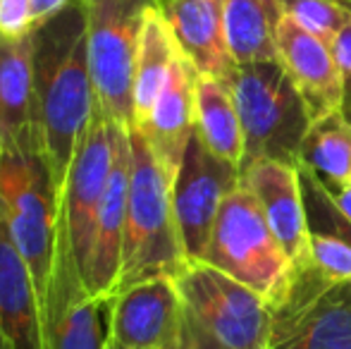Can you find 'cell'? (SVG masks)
Returning <instances> with one entry per match:
<instances>
[{
  "label": "cell",
  "mask_w": 351,
  "mask_h": 349,
  "mask_svg": "<svg viewBox=\"0 0 351 349\" xmlns=\"http://www.w3.org/2000/svg\"><path fill=\"white\" fill-rule=\"evenodd\" d=\"M32 36L36 130L58 191H62L67 168L96 115L82 0H74L65 12L38 27Z\"/></svg>",
  "instance_id": "cell-1"
},
{
  "label": "cell",
  "mask_w": 351,
  "mask_h": 349,
  "mask_svg": "<svg viewBox=\"0 0 351 349\" xmlns=\"http://www.w3.org/2000/svg\"><path fill=\"white\" fill-rule=\"evenodd\" d=\"M0 223L43 302L60 228V191L38 134L0 149Z\"/></svg>",
  "instance_id": "cell-2"
},
{
  "label": "cell",
  "mask_w": 351,
  "mask_h": 349,
  "mask_svg": "<svg viewBox=\"0 0 351 349\" xmlns=\"http://www.w3.org/2000/svg\"><path fill=\"white\" fill-rule=\"evenodd\" d=\"M172 182L146 139L132 130L127 228L115 294L143 280L177 278L189 263L172 206Z\"/></svg>",
  "instance_id": "cell-3"
},
{
  "label": "cell",
  "mask_w": 351,
  "mask_h": 349,
  "mask_svg": "<svg viewBox=\"0 0 351 349\" xmlns=\"http://www.w3.org/2000/svg\"><path fill=\"white\" fill-rule=\"evenodd\" d=\"M227 86L244 132L239 173L256 160L299 165L311 115L278 58L237 62Z\"/></svg>",
  "instance_id": "cell-4"
},
{
  "label": "cell",
  "mask_w": 351,
  "mask_h": 349,
  "mask_svg": "<svg viewBox=\"0 0 351 349\" xmlns=\"http://www.w3.org/2000/svg\"><path fill=\"white\" fill-rule=\"evenodd\" d=\"M175 280L194 349H270L273 313L263 294L204 261H189Z\"/></svg>",
  "instance_id": "cell-5"
},
{
  "label": "cell",
  "mask_w": 351,
  "mask_h": 349,
  "mask_svg": "<svg viewBox=\"0 0 351 349\" xmlns=\"http://www.w3.org/2000/svg\"><path fill=\"white\" fill-rule=\"evenodd\" d=\"M96 112L132 130V86L146 14L162 0H82Z\"/></svg>",
  "instance_id": "cell-6"
},
{
  "label": "cell",
  "mask_w": 351,
  "mask_h": 349,
  "mask_svg": "<svg viewBox=\"0 0 351 349\" xmlns=\"http://www.w3.org/2000/svg\"><path fill=\"white\" fill-rule=\"evenodd\" d=\"M270 313V349H351V280L330 278L313 261L291 265Z\"/></svg>",
  "instance_id": "cell-7"
},
{
  "label": "cell",
  "mask_w": 351,
  "mask_h": 349,
  "mask_svg": "<svg viewBox=\"0 0 351 349\" xmlns=\"http://www.w3.org/2000/svg\"><path fill=\"white\" fill-rule=\"evenodd\" d=\"M201 261L263 294L268 302L291 273V261L275 239L258 201L241 184L222 201Z\"/></svg>",
  "instance_id": "cell-8"
},
{
  "label": "cell",
  "mask_w": 351,
  "mask_h": 349,
  "mask_svg": "<svg viewBox=\"0 0 351 349\" xmlns=\"http://www.w3.org/2000/svg\"><path fill=\"white\" fill-rule=\"evenodd\" d=\"M41 333L43 349H106L110 337V299L88 292L62 215L41 302Z\"/></svg>",
  "instance_id": "cell-9"
},
{
  "label": "cell",
  "mask_w": 351,
  "mask_h": 349,
  "mask_svg": "<svg viewBox=\"0 0 351 349\" xmlns=\"http://www.w3.org/2000/svg\"><path fill=\"white\" fill-rule=\"evenodd\" d=\"M239 168L210 154L194 134L172 182V206L182 247L189 261L204 258L217 210L227 194L239 186Z\"/></svg>",
  "instance_id": "cell-10"
},
{
  "label": "cell",
  "mask_w": 351,
  "mask_h": 349,
  "mask_svg": "<svg viewBox=\"0 0 351 349\" xmlns=\"http://www.w3.org/2000/svg\"><path fill=\"white\" fill-rule=\"evenodd\" d=\"M120 127L122 125H115L96 112L65 175V184L60 191V215L70 232L79 265L84 263L88 252L98 206L110 180Z\"/></svg>",
  "instance_id": "cell-11"
},
{
  "label": "cell",
  "mask_w": 351,
  "mask_h": 349,
  "mask_svg": "<svg viewBox=\"0 0 351 349\" xmlns=\"http://www.w3.org/2000/svg\"><path fill=\"white\" fill-rule=\"evenodd\" d=\"M132 177V130L120 127L115 146V163L110 170L106 194L98 206L93 237L82 263V275L88 292L110 299L117 289L122 265V244L127 228V199Z\"/></svg>",
  "instance_id": "cell-12"
},
{
  "label": "cell",
  "mask_w": 351,
  "mask_h": 349,
  "mask_svg": "<svg viewBox=\"0 0 351 349\" xmlns=\"http://www.w3.org/2000/svg\"><path fill=\"white\" fill-rule=\"evenodd\" d=\"M184 330L175 278H153L110 297V340L134 349H162Z\"/></svg>",
  "instance_id": "cell-13"
},
{
  "label": "cell",
  "mask_w": 351,
  "mask_h": 349,
  "mask_svg": "<svg viewBox=\"0 0 351 349\" xmlns=\"http://www.w3.org/2000/svg\"><path fill=\"white\" fill-rule=\"evenodd\" d=\"M275 56L308 108L311 122L347 106L344 80L332 46L282 14L275 29Z\"/></svg>",
  "instance_id": "cell-14"
},
{
  "label": "cell",
  "mask_w": 351,
  "mask_h": 349,
  "mask_svg": "<svg viewBox=\"0 0 351 349\" xmlns=\"http://www.w3.org/2000/svg\"><path fill=\"white\" fill-rule=\"evenodd\" d=\"M239 184L258 201L275 239L285 249L291 265L308 263L311 230L306 220L299 168L280 160H256L241 170Z\"/></svg>",
  "instance_id": "cell-15"
},
{
  "label": "cell",
  "mask_w": 351,
  "mask_h": 349,
  "mask_svg": "<svg viewBox=\"0 0 351 349\" xmlns=\"http://www.w3.org/2000/svg\"><path fill=\"white\" fill-rule=\"evenodd\" d=\"M196 84L199 72L184 56H180L146 122L134 127L172 180L196 134Z\"/></svg>",
  "instance_id": "cell-16"
},
{
  "label": "cell",
  "mask_w": 351,
  "mask_h": 349,
  "mask_svg": "<svg viewBox=\"0 0 351 349\" xmlns=\"http://www.w3.org/2000/svg\"><path fill=\"white\" fill-rule=\"evenodd\" d=\"M162 12L196 72L230 84L237 60L227 41L225 0H162Z\"/></svg>",
  "instance_id": "cell-17"
},
{
  "label": "cell",
  "mask_w": 351,
  "mask_h": 349,
  "mask_svg": "<svg viewBox=\"0 0 351 349\" xmlns=\"http://www.w3.org/2000/svg\"><path fill=\"white\" fill-rule=\"evenodd\" d=\"M38 134L34 36L0 38V149Z\"/></svg>",
  "instance_id": "cell-18"
},
{
  "label": "cell",
  "mask_w": 351,
  "mask_h": 349,
  "mask_svg": "<svg viewBox=\"0 0 351 349\" xmlns=\"http://www.w3.org/2000/svg\"><path fill=\"white\" fill-rule=\"evenodd\" d=\"M0 330L17 349H43L41 299L24 258L0 223Z\"/></svg>",
  "instance_id": "cell-19"
},
{
  "label": "cell",
  "mask_w": 351,
  "mask_h": 349,
  "mask_svg": "<svg viewBox=\"0 0 351 349\" xmlns=\"http://www.w3.org/2000/svg\"><path fill=\"white\" fill-rule=\"evenodd\" d=\"M182 56L177 38L162 12V5L146 14L139 53L134 65V86H132V130L146 122L151 108L165 88L177 58Z\"/></svg>",
  "instance_id": "cell-20"
},
{
  "label": "cell",
  "mask_w": 351,
  "mask_h": 349,
  "mask_svg": "<svg viewBox=\"0 0 351 349\" xmlns=\"http://www.w3.org/2000/svg\"><path fill=\"white\" fill-rule=\"evenodd\" d=\"M196 136L204 146L227 163L241 165L244 132L230 86L199 75L196 84Z\"/></svg>",
  "instance_id": "cell-21"
},
{
  "label": "cell",
  "mask_w": 351,
  "mask_h": 349,
  "mask_svg": "<svg viewBox=\"0 0 351 349\" xmlns=\"http://www.w3.org/2000/svg\"><path fill=\"white\" fill-rule=\"evenodd\" d=\"M282 19L280 0H225L227 41L237 62L270 60L275 29Z\"/></svg>",
  "instance_id": "cell-22"
},
{
  "label": "cell",
  "mask_w": 351,
  "mask_h": 349,
  "mask_svg": "<svg viewBox=\"0 0 351 349\" xmlns=\"http://www.w3.org/2000/svg\"><path fill=\"white\" fill-rule=\"evenodd\" d=\"M299 163L315 170L325 184L351 180V103L332 115L311 122Z\"/></svg>",
  "instance_id": "cell-23"
},
{
  "label": "cell",
  "mask_w": 351,
  "mask_h": 349,
  "mask_svg": "<svg viewBox=\"0 0 351 349\" xmlns=\"http://www.w3.org/2000/svg\"><path fill=\"white\" fill-rule=\"evenodd\" d=\"M296 168H299V177H301V191H304L308 230L318 234H330V237L344 239V242L351 244V220L335 206L328 184L308 165L299 163Z\"/></svg>",
  "instance_id": "cell-24"
},
{
  "label": "cell",
  "mask_w": 351,
  "mask_h": 349,
  "mask_svg": "<svg viewBox=\"0 0 351 349\" xmlns=\"http://www.w3.org/2000/svg\"><path fill=\"white\" fill-rule=\"evenodd\" d=\"M280 5L282 14L328 43H332L337 32L351 17V8L342 0H280Z\"/></svg>",
  "instance_id": "cell-25"
},
{
  "label": "cell",
  "mask_w": 351,
  "mask_h": 349,
  "mask_svg": "<svg viewBox=\"0 0 351 349\" xmlns=\"http://www.w3.org/2000/svg\"><path fill=\"white\" fill-rule=\"evenodd\" d=\"M311 261L335 280H351V244L330 234L311 232Z\"/></svg>",
  "instance_id": "cell-26"
},
{
  "label": "cell",
  "mask_w": 351,
  "mask_h": 349,
  "mask_svg": "<svg viewBox=\"0 0 351 349\" xmlns=\"http://www.w3.org/2000/svg\"><path fill=\"white\" fill-rule=\"evenodd\" d=\"M34 34L32 0H0V38H24Z\"/></svg>",
  "instance_id": "cell-27"
},
{
  "label": "cell",
  "mask_w": 351,
  "mask_h": 349,
  "mask_svg": "<svg viewBox=\"0 0 351 349\" xmlns=\"http://www.w3.org/2000/svg\"><path fill=\"white\" fill-rule=\"evenodd\" d=\"M330 46H332L335 60H337L339 72H342L347 103H351V17H349V22L337 32V36L332 38Z\"/></svg>",
  "instance_id": "cell-28"
},
{
  "label": "cell",
  "mask_w": 351,
  "mask_h": 349,
  "mask_svg": "<svg viewBox=\"0 0 351 349\" xmlns=\"http://www.w3.org/2000/svg\"><path fill=\"white\" fill-rule=\"evenodd\" d=\"M74 0H32V22L34 32L43 24H48L51 19H56L58 14H62Z\"/></svg>",
  "instance_id": "cell-29"
},
{
  "label": "cell",
  "mask_w": 351,
  "mask_h": 349,
  "mask_svg": "<svg viewBox=\"0 0 351 349\" xmlns=\"http://www.w3.org/2000/svg\"><path fill=\"white\" fill-rule=\"evenodd\" d=\"M328 189H330V196H332L335 206L351 220V180L342 182V184H328Z\"/></svg>",
  "instance_id": "cell-30"
},
{
  "label": "cell",
  "mask_w": 351,
  "mask_h": 349,
  "mask_svg": "<svg viewBox=\"0 0 351 349\" xmlns=\"http://www.w3.org/2000/svg\"><path fill=\"white\" fill-rule=\"evenodd\" d=\"M162 349H194V347H191V342H189V337H186V333L182 330V335L177 337V340L172 342V345H167V347H162Z\"/></svg>",
  "instance_id": "cell-31"
},
{
  "label": "cell",
  "mask_w": 351,
  "mask_h": 349,
  "mask_svg": "<svg viewBox=\"0 0 351 349\" xmlns=\"http://www.w3.org/2000/svg\"><path fill=\"white\" fill-rule=\"evenodd\" d=\"M0 349H17V347H14V342L10 340V337L5 335L3 330H0Z\"/></svg>",
  "instance_id": "cell-32"
},
{
  "label": "cell",
  "mask_w": 351,
  "mask_h": 349,
  "mask_svg": "<svg viewBox=\"0 0 351 349\" xmlns=\"http://www.w3.org/2000/svg\"><path fill=\"white\" fill-rule=\"evenodd\" d=\"M106 349H134V347H125V345H120V342H115V340H110V337H108Z\"/></svg>",
  "instance_id": "cell-33"
},
{
  "label": "cell",
  "mask_w": 351,
  "mask_h": 349,
  "mask_svg": "<svg viewBox=\"0 0 351 349\" xmlns=\"http://www.w3.org/2000/svg\"><path fill=\"white\" fill-rule=\"evenodd\" d=\"M342 3H344V5H349V8H351V0H342Z\"/></svg>",
  "instance_id": "cell-34"
}]
</instances>
